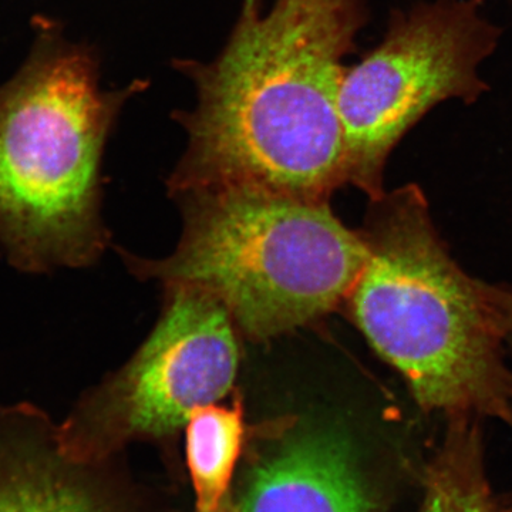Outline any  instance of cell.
Segmentation results:
<instances>
[{
    "label": "cell",
    "mask_w": 512,
    "mask_h": 512,
    "mask_svg": "<svg viewBox=\"0 0 512 512\" xmlns=\"http://www.w3.org/2000/svg\"><path fill=\"white\" fill-rule=\"evenodd\" d=\"M160 322L136 356L87 393L59 439L70 457L104 461L133 440L174 436L197 407L234 386L235 325L220 302L190 286H168Z\"/></svg>",
    "instance_id": "8992f818"
},
{
    "label": "cell",
    "mask_w": 512,
    "mask_h": 512,
    "mask_svg": "<svg viewBox=\"0 0 512 512\" xmlns=\"http://www.w3.org/2000/svg\"><path fill=\"white\" fill-rule=\"evenodd\" d=\"M197 512H239L237 505H235L234 501L231 498H228L227 501H224L220 505V507L214 508V510L210 511H197Z\"/></svg>",
    "instance_id": "4fadbf2b"
},
{
    "label": "cell",
    "mask_w": 512,
    "mask_h": 512,
    "mask_svg": "<svg viewBox=\"0 0 512 512\" xmlns=\"http://www.w3.org/2000/svg\"><path fill=\"white\" fill-rule=\"evenodd\" d=\"M474 419L448 417L446 439L427 474L421 512H487L480 430Z\"/></svg>",
    "instance_id": "30bf717a"
},
{
    "label": "cell",
    "mask_w": 512,
    "mask_h": 512,
    "mask_svg": "<svg viewBox=\"0 0 512 512\" xmlns=\"http://www.w3.org/2000/svg\"><path fill=\"white\" fill-rule=\"evenodd\" d=\"M264 0H244L241 18L252 19L261 15V6Z\"/></svg>",
    "instance_id": "7c38bea8"
},
{
    "label": "cell",
    "mask_w": 512,
    "mask_h": 512,
    "mask_svg": "<svg viewBox=\"0 0 512 512\" xmlns=\"http://www.w3.org/2000/svg\"><path fill=\"white\" fill-rule=\"evenodd\" d=\"M239 512H379L353 440L330 423L299 419L255 431Z\"/></svg>",
    "instance_id": "52a82bcc"
},
{
    "label": "cell",
    "mask_w": 512,
    "mask_h": 512,
    "mask_svg": "<svg viewBox=\"0 0 512 512\" xmlns=\"http://www.w3.org/2000/svg\"><path fill=\"white\" fill-rule=\"evenodd\" d=\"M481 289L500 319L505 343L512 349V286L488 285L481 282Z\"/></svg>",
    "instance_id": "8fae6325"
},
{
    "label": "cell",
    "mask_w": 512,
    "mask_h": 512,
    "mask_svg": "<svg viewBox=\"0 0 512 512\" xmlns=\"http://www.w3.org/2000/svg\"><path fill=\"white\" fill-rule=\"evenodd\" d=\"M480 5L436 0L393 10L383 42L345 67L338 104L346 181L370 201L384 194L394 147L433 107L450 99L473 104L490 89L478 66L497 49L501 30Z\"/></svg>",
    "instance_id": "5b68a950"
},
{
    "label": "cell",
    "mask_w": 512,
    "mask_h": 512,
    "mask_svg": "<svg viewBox=\"0 0 512 512\" xmlns=\"http://www.w3.org/2000/svg\"><path fill=\"white\" fill-rule=\"evenodd\" d=\"M183 238L138 274L190 286L224 306L249 339L268 340L322 318L348 298L366 264L362 232L329 201L249 185L180 192Z\"/></svg>",
    "instance_id": "3957f363"
},
{
    "label": "cell",
    "mask_w": 512,
    "mask_h": 512,
    "mask_svg": "<svg viewBox=\"0 0 512 512\" xmlns=\"http://www.w3.org/2000/svg\"><path fill=\"white\" fill-rule=\"evenodd\" d=\"M0 512H131L111 458L70 457L59 426L28 403L0 406Z\"/></svg>",
    "instance_id": "ba28073f"
},
{
    "label": "cell",
    "mask_w": 512,
    "mask_h": 512,
    "mask_svg": "<svg viewBox=\"0 0 512 512\" xmlns=\"http://www.w3.org/2000/svg\"><path fill=\"white\" fill-rule=\"evenodd\" d=\"M367 259L345 299L367 342L426 412L512 424L505 335L481 281L451 258L416 184L372 200Z\"/></svg>",
    "instance_id": "7a4b0ae2"
},
{
    "label": "cell",
    "mask_w": 512,
    "mask_h": 512,
    "mask_svg": "<svg viewBox=\"0 0 512 512\" xmlns=\"http://www.w3.org/2000/svg\"><path fill=\"white\" fill-rule=\"evenodd\" d=\"M477 2L483 3V2H484V0H477Z\"/></svg>",
    "instance_id": "5bb4252c"
},
{
    "label": "cell",
    "mask_w": 512,
    "mask_h": 512,
    "mask_svg": "<svg viewBox=\"0 0 512 512\" xmlns=\"http://www.w3.org/2000/svg\"><path fill=\"white\" fill-rule=\"evenodd\" d=\"M366 22L365 0H278L265 16L239 19L211 63L178 62L198 101L175 114L188 147L173 194L249 185L329 201L348 183L343 59Z\"/></svg>",
    "instance_id": "6da1fadb"
},
{
    "label": "cell",
    "mask_w": 512,
    "mask_h": 512,
    "mask_svg": "<svg viewBox=\"0 0 512 512\" xmlns=\"http://www.w3.org/2000/svg\"><path fill=\"white\" fill-rule=\"evenodd\" d=\"M187 463L197 511L220 507L229 498L248 427L241 397L231 406L197 407L185 424Z\"/></svg>",
    "instance_id": "9c48e42d"
},
{
    "label": "cell",
    "mask_w": 512,
    "mask_h": 512,
    "mask_svg": "<svg viewBox=\"0 0 512 512\" xmlns=\"http://www.w3.org/2000/svg\"><path fill=\"white\" fill-rule=\"evenodd\" d=\"M126 92L106 93L92 57L50 50L0 92V251L20 271L92 264L104 143Z\"/></svg>",
    "instance_id": "277c9868"
}]
</instances>
